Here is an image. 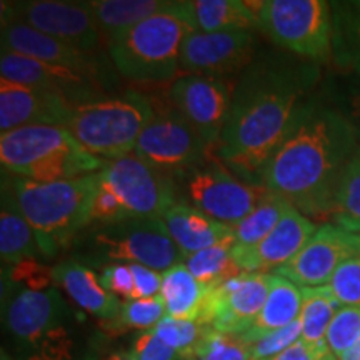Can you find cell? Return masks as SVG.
Masks as SVG:
<instances>
[{"label": "cell", "mask_w": 360, "mask_h": 360, "mask_svg": "<svg viewBox=\"0 0 360 360\" xmlns=\"http://www.w3.org/2000/svg\"><path fill=\"white\" fill-rule=\"evenodd\" d=\"M359 142V129L347 115L305 102L264 167L260 184L305 217H327Z\"/></svg>", "instance_id": "cell-1"}, {"label": "cell", "mask_w": 360, "mask_h": 360, "mask_svg": "<svg viewBox=\"0 0 360 360\" xmlns=\"http://www.w3.org/2000/svg\"><path fill=\"white\" fill-rule=\"evenodd\" d=\"M304 87L302 75L274 62H257L242 75L217 146L220 160L232 172L262 186L264 167L302 105Z\"/></svg>", "instance_id": "cell-2"}, {"label": "cell", "mask_w": 360, "mask_h": 360, "mask_svg": "<svg viewBox=\"0 0 360 360\" xmlns=\"http://www.w3.org/2000/svg\"><path fill=\"white\" fill-rule=\"evenodd\" d=\"M98 188V172L58 182H34L8 174V177L4 175L2 199L32 225L44 255L52 257L92 222Z\"/></svg>", "instance_id": "cell-3"}, {"label": "cell", "mask_w": 360, "mask_h": 360, "mask_svg": "<svg viewBox=\"0 0 360 360\" xmlns=\"http://www.w3.org/2000/svg\"><path fill=\"white\" fill-rule=\"evenodd\" d=\"M191 32L195 30L186 2H170L165 11L125 30L107 45L115 69L125 79L162 84L172 80L180 69V49Z\"/></svg>", "instance_id": "cell-4"}, {"label": "cell", "mask_w": 360, "mask_h": 360, "mask_svg": "<svg viewBox=\"0 0 360 360\" xmlns=\"http://www.w3.org/2000/svg\"><path fill=\"white\" fill-rule=\"evenodd\" d=\"M155 119L150 101L135 90L74 109L67 130L98 159L117 160L135 150L139 137Z\"/></svg>", "instance_id": "cell-5"}, {"label": "cell", "mask_w": 360, "mask_h": 360, "mask_svg": "<svg viewBox=\"0 0 360 360\" xmlns=\"http://www.w3.org/2000/svg\"><path fill=\"white\" fill-rule=\"evenodd\" d=\"M67 305L57 289L19 287L8 297L4 321L7 334L30 360H64L72 342L65 327Z\"/></svg>", "instance_id": "cell-6"}, {"label": "cell", "mask_w": 360, "mask_h": 360, "mask_svg": "<svg viewBox=\"0 0 360 360\" xmlns=\"http://www.w3.org/2000/svg\"><path fill=\"white\" fill-rule=\"evenodd\" d=\"M259 29L285 51L312 60L332 56L334 12L326 0H265Z\"/></svg>", "instance_id": "cell-7"}, {"label": "cell", "mask_w": 360, "mask_h": 360, "mask_svg": "<svg viewBox=\"0 0 360 360\" xmlns=\"http://www.w3.org/2000/svg\"><path fill=\"white\" fill-rule=\"evenodd\" d=\"M182 184V204L233 227L255 210L267 195V188L244 182L238 175L215 160H205L187 172L175 175Z\"/></svg>", "instance_id": "cell-8"}, {"label": "cell", "mask_w": 360, "mask_h": 360, "mask_svg": "<svg viewBox=\"0 0 360 360\" xmlns=\"http://www.w3.org/2000/svg\"><path fill=\"white\" fill-rule=\"evenodd\" d=\"M94 254L112 264H139L165 272L186 257L175 245L162 219L130 217L94 232Z\"/></svg>", "instance_id": "cell-9"}, {"label": "cell", "mask_w": 360, "mask_h": 360, "mask_svg": "<svg viewBox=\"0 0 360 360\" xmlns=\"http://www.w3.org/2000/svg\"><path fill=\"white\" fill-rule=\"evenodd\" d=\"M98 175L102 186L115 193L130 217L162 219L177 204V186L172 175L135 154L105 162Z\"/></svg>", "instance_id": "cell-10"}, {"label": "cell", "mask_w": 360, "mask_h": 360, "mask_svg": "<svg viewBox=\"0 0 360 360\" xmlns=\"http://www.w3.org/2000/svg\"><path fill=\"white\" fill-rule=\"evenodd\" d=\"M210 146L177 110L155 114L139 137L134 154L162 172L184 174L204 164Z\"/></svg>", "instance_id": "cell-11"}, {"label": "cell", "mask_w": 360, "mask_h": 360, "mask_svg": "<svg viewBox=\"0 0 360 360\" xmlns=\"http://www.w3.org/2000/svg\"><path fill=\"white\" fill-rule=\"evenodd\" d=\"M232 94L224 77L184 74L170 84L169 102L210 147H217L231 110Z\"/></svg>", "instance_id": "cell-12"}, {"label": "cell", "mask_w": 360, "mask_h": 360, "mask_svg": "<svg viewBox=\"0 0 360 360\" xmlns=\"http://www.w3.org/2000/svg\"><path fill=\"white\" fill-rule=\"evenodd\" d=\"M360 255V236L335 224H323L290 262L274 270L300 289L326 287L345 260Z\"/></svg>", "instance_id": "cell-13"}, {"label": "cell", "mask_w": 360, "mask_h": 360, "mask_svg": "<svg viewBox=\"0 0 360 360\" xmlns=\"http://www.w3.org/2000/svg\"><path fill=\"white\" fill-rule=\"evenodd\" d=\"M270 274L242 272L209 289L199 323L242 335L257 321L269 295Z\"/></svg>", "instance_id": "cell-14"}, {"label": "cell", "mask_w": 360, "mask_h": 360, "mask_svg": "<svg viewBox=\"0 0 360 360\" xmlns=\"http://www.w3.org/2000/svg\"><path fill=\"white\" fill-rule=\"evenodd\" d=\"M2 11L39 32L51 35L82 52H96L101 44V32L89 2L24 0L7 4V7L4 4Z\"/></svg>", "instance_id": "cell-15"}, {"label": "cell", "mask_w": 360, "mask_h": 360, "mask_svg": "<svg viewBox=\"0 0 360 360\" xmlns=\"http://www.w3.org/2000/svg\"><path fill=\"white\" fill-rule=\"evenodd\" d=\"M255 51L250 30L191 32L180 49L179 67L188 74L222 75L244 69Z\"/></svg>", "instance_id": "cell-16"}, {"label": "cell", "mask_w": 360, "mask_h": 360, "mask_svg": "<svg viewBox=\"0 0 360 360\" xmlns=\"http://www.w3.org/2000/svg\"><path fill=\"white\" fill-rule=\"evenodd\" d=\"M0 74L8 82L47 90L65 97L74 107L101 101L94 75L65 69L2 49Z\"/></svg>", "instance_id": "cell-17"}, {"label": "cell", "mask_w": 360, "mask_h": 360, "mask_svg": "<svg viewBox=\"0 0 360 360\" xmlns=\"http://www.w3.org/2000/svg\"><path fill=\"white\" fill-rule=\"evenodd\" d=\"M75 107L58 94L0 80V130L53 125L67 127Z\"/></svg>", "instance_id": "cell-18"}, {"label": "cell", "mask_w": 360, "mask_h": 360, "mask_svg": "<svg viewBox=\"0 0 360 360\" xmlns=\"http://www.w3.org/2000/svg\"><path fill=\"white\" fill-rule=\"evenodd\" d=\"M79 146L65 127L29 125L2 134L0 160L6 172L22 177L35 165Z\"/></svg>", "instance_id": "cell-19"}, {"label": "cell", "mask_w": 360, "mask_h": 360, "mask_svg": "<svg viewBox=\"0 0 360 360\" xmlns=\"http://www.w3.org/2000/svg\"><path fill=\"white\" fill-rule=\"evenodd\" d=\"M2 49L58 67L97 75V58L51 35L39 32L2 11Z\"/></svg>", "instance_id": "cell-20"}, {"label": "cell", "mask_w": 360, "mask_h": 360, "mask_svg": "<svg viewBox=\"0 0 360 360\" xmlns=\"http://www.w3.org/2000/svg\"><path fill=\"white\" fill-rule=\"evenodd\" d=\"M317 229L312 220L299 212L295 207L289 205L276 229L254 250L233 260L242 272L272 274L274 270L290 262Z\"/></svg>", "instance_id": "cell-21"}, {"label": "cell", "mask_w": 360, "mask_h": 360, "mask_svg": "<svg viewBox=\"0 0 360 360\" xmlns=\"http://www.w3.org/2000/svg\"><path fill=\"white\" fill-rule=\"evenodd\" d=\"M52 281L94 317L112 322L119 317L122 304L107 292L97 274L77 260H64L51 270Z\"/></svg>", "instance_id": "cell-22"}, {"label": "cell", "mask_w": 360, "mask_h": 360, "mask_svg": "<svg viewBox=\"0 0 360 360\" xmlns=\"http://www.w3.org/2000/svg\"><path fill=\"white\" fill-rule=\"evenodd\" d=\"M162 220L186 259L195 252L233 240V227L214 220L182 202L170 207Z\"/></svg>", "instance_id": "cell-23"}, {"label": "cell", "mask_w": 360, "mask_h": 360, "mask_svg": "<svg viewBox=\"0 0 360 360\" xmlns=\"http://www.w3.org/2000/svg\"><path fill=\"white\" fill-rule=\"evenodd\" d=\"M302 302L304 295L299 285L287 281L285 277L270 274L269 295L262 312L259 314L254 326L245 334L240 335V339L245 344L252 345L262 339V337L269 335L270 332H276L278 328L290 326L292 322L300 319Z\"/></svg>", "instance_id": "cell-24"}, {"label": "cell", "mask_w": 360, "mask_h": 360, "mask_svg": "<svg viewBox=\"0 0 360 360\" xmlns=\"http://www.w3.org/2000/svg\"><path fill=\"white\" fill-rule=\"evenodd\" d=\"M195 32L252 30L259 27V7L244 0H191L186 2Z\"/></svg>", "instance_id": "cell-25"}, {"label": "cell", "mask_w": 360, "mask_h": 360, "mask_svg": "<svg viewBox=\"0 0 360 360\" xmlns=\"http://www.w3.org/2000/svg\"><path fill=\"white\" fill-rule=\"evenodd\" d=\"M207 292L209 289H205L193 277L186 264H177L162 272L160 295L169 317L199 323L204 312Z\"/></svg>", "instance_id": "cell-26"}, {"label": "cell", "mask_w": 360, "mask_h": 360, "mask_svg": "<svg viewBox=\"0 0 360 360\" xmlns=\"http://www.w3.org/2000/svg\"><path fill=\"white\" fill-rule=\"evenodd\" d=\"M94 20L107 44L125 30L165 11L170 2L165 0H94L89 2Z\"/></svg>", "instance_id": "cell-27"}, {"label": "cell", "mask_w": 360, "mask_h": 360, "mask_svg": "<svg viewBox=\"0 0 360 360\" xmlns=\"http://www.w3.org/2000/svg\"><path fill=\"white\" fill-rule=\"evenodd\" d=\"M289 205V202L282 199L281 195L267 192L254 212L247 215L242 222L233 225L232 257L237 259L254 250L276 229Z\"/></svg>", "instance_id": "cell-28"}, {"label": "cell", "mask_w": 360, "mask_h": 360, "mask_svg": "<svg viewBox=\"0 0 360 360\" xmlns=\"http://www.w3.org/2000/svg\"><path fill=\"white\" fill-rule=\"evenodd\" d=\"M44 255L37 233L7 200L0 214V257L4 264L19 265Z\"/></svg>", "instance_id": "cell-29"}, {"label": "cell", "mask_w": 360, "mask_h": 360, "mask_svg": "<svg viewBox=\"0 0 360 360\" xmlns=\"http://www.w3.org/2000/svg\"><path fill=\"white\" fill-rule=\"evenodd\" d=\"M334 6L332 53L340 67L360 74V2H344Z\"/></svg>", "instance_id": "cell-30"}, {"label": "cell", "mask_w": 360, "mask_h": 360, "mask_svg": "<svg viewBox=\"0 0 360 360\" xmlns=\"http://www.w3.org/2000/svg\"><path fill=\"white\" fill-rule=\"evenodd\" d=\"M302 340L315 345L326 344L328 327L344 305L328 292L327 287L302 289Z\"/></svg>", "instance_id": "cell-31"}, {"label": "cell", "mask_w": 360, "mask_h": 360, "mask_svg": "<svg viewBox=\"0 0 360 360\" xmlns=\"http://www.w3.org/2000/svg\"><path fill=\"white\" fill-rule=\"evenodd\" d=\"M232 247L233 240L222 242L188 255L184 264L205 289H214L229 278L242 274L240 267L232 257Z\"/></svg>", "instance_id": "cell-32"}, {"label": "cell", "mask_w": 360, "mask_h": 360, "mask_svg": "<svg viewBox=\"0 0 360 360\" xmlns=\"http://www.w3.org/2000/svg\"><path fill=\"white\" fill-rule=\"evenodd\" d=\"M330 217L335 225L360 236V142L342 175Z\"/></svg>", "instance_id": "cell-33"}, {"label": "cell", "mask_w": 360, "mask_h": 360, "mask_svg": "<svg viewBox=\"0 0 360 360\" xmlns=\"http://www.w3.org/2000/svg\"><path fill=\"white\" fill-rule=\"evenodd\" d=\"M195 360H252L250 345L240 335L224 334L215 328L204 326L200 340L192 352Z\"/></svg>", "instance_id": "cell-34"}, {"label": "cell", "mask_w": 360, "mask_h": 360, "mask_svg": "<svg viewBox=\"0 0 360 360\" xmlns=\"http://www.w3.org/2000/svg\"><path fill=\"white\" fill-rule=\"evenodd\" d=\"M152 332L184 359H192V352L200 340L204 326L192 321H179L167 315L152 328Z\"/></svg>", "instance_id": "cell-35"}, {"label": "cell", "mask_w": 360, "mask_h": 360, "mask_svg": "<svg viewBox=\"0 0 360 360\" xmlns=\"http://www.w3.org/2000/svg\"><path fill=\"white\" fill-rule=\"evenodd\" d=\"M165 317V304L162 295L148 297V299L129 300L122 304L119 317L112 321L114 327L119 328H141L152 330L162 319Z\"/></svg>", "instance_id": "cell-36"}, {"label": "cell", "mask_w": 360, "mask_h": 360, "mask_svg": "<svg viewBox=\"0 0 360 360\" xmlns=\"http://www.w3.org/2000/svg\"><path fill=\"white\" fill-rule=\"evenodd\" d=\"M360 335V307L344 305L332 321L326 335L328 352L339 357L352 347Z\"/></svg>", "instance_id": "cell-37"}, {"label": "cell", "mask_w": 360, "mask_h": 360, "mask_svg": "<svg viewBox=\"0 0 360 360\" xmlns=\"http://www.w3.org/2000/svg\"><path fill=\"white\" fill-rule=\"evenodd\" d=\"M326 287L342 305L360 307V255L345 260Z\"/></svg>", "instance_id": "cell-38"}, {"label": "cell", "mask_w": 360, "mask_h": 360, "mask_svg": "<svg viewBox=\"0 0 360 360\" xmlns=\"http://www.w3.org/2000/svg\"><path fill=\"white\" fill-rule=\"evenodd\" d=\"M300 339H302V321L297 319L290 326L278 328L276 332H270L269 335L252 344V360H267L276 357V355L287 350Z\"/></svg>", "instance_id": "cell-39"}, {"label": "cell", "mask_w": 360, "mask_h": 360, "mask_svg": "<svg viewBox=\"0 0 360 360\" xmlns=\"http://www.w3.org/2000/svg\"><path fill=\"white\" fill-rule=\"evenodd\" d=\"M102 285L119 300H134V276L129 264H109L101 274Z\"/></svg>", "instance_id": "cell-40"}, {"label": "cell", "mask_w": 360, "mask_h": 360, "mask_svg": "<svg viewBox=\"0 0 360 360\" xmlns=\"http://www.w3.org/2000/svg\"><path fill=\"white\" fill-rule=\"evenodd\" d=\"M130 355L134 360H184L182 355L164 344L152 330L143 332L134 340Z\"/></svg>", "instance_id": "cell-41"}, {"label": "cell", "mask_w": 360, "mask_h": 360, "mask_svg": "<svg viewBox=\"0 0 360 360\" xmlns=\"http://www.w3.org/2000/svg\"><path fill=\"white\" fill-rule=\"evenodd\" d=\"M130 219V214L127 209L122 205V202L115 197V193H112L109 188L103 187L101 184L96 200H94L92 207V220H98V222L105 224H114L120 222V220Z\"/></svg>", "instance_id": "cell-42"}, {"label": "cell", "mask_w": 360, "mask_h": 360, "mask_svg": "<svg viewBox=\"0 0 360 360\" xmlns=\"http://www.w3.org/2000/svg\"><path fill=\"white\" fill-rule=\"evenodd\" d=\"M134 276V300L148 299V297L160 295L162 290V272L148 269L146 265L129 264Z\"/></svg>", "instance_id": "cell-43"}, {"label": "cell", "mask_w": 360, "mask_h": 360, "mask_svg": "<svg viewBox=\"0 0 360 360\" xmlns=\"http://www.w3.org/2000/svg\"><path fill=\"white\" fill-rule=\"evenodd\" d=\"M328 354L327 344H309L302 339L297 340L294 345H290L289 349L283 350L276 357L267 359V360H322Z\"/></svg>", "instance_id": "cell-44"}, {"label": "cell", "mask_w": 360, "mask_h": 360, "mask_svg": "<svg viewBox=\"0 0 360 360\" xmlns=\"http://www.w3.org/2000/svg\"><path fill=\"white\" fill-rule=\"evenodd\" d=\"M357 75V79L350 84L349 92H347V105L350 110V115L354 117L355 120L360 124V74Z\"/></svg>", "instance_id": "cell-45"}, {"label": "cell", "mask_w": 360, "mask_h": 360, "mask_svg": "<svg viewBox=\"0 0 360 360\" xmlns=\"http://www.w3.org/2000/svg\"><path fill=\"white\" fill-rule=\"evenodd\" d=\"M337 360H360V335L359 339L355 340V344L350 347L347 352H344L337 357Z\"/></svg>", "instance_id": "cell-46"}, {"label": "cell", "mask_w": 360, "mask_h": 360, "mask_svg": "<svg viewBox=\"0 0 360 360\" xmlns=\"http://www.w3.org/2000/svg\"><path fill=\"white\" fill-rule=\"evenodd\" d=\"M103 360H134V359L132 355H130V352H112Z\"/></svg>", "instance_id": "cell-47"}, {"label": "cell", "mask_w": 360, "mask_h": 360, "mask_svg": "<svg viewBox=\"0 0 360 360\" xmlns=\"http://www.w3.org/2000/svg\"><path fill=\"white\" fill-rule=\"evenodd\" d=\"M0 360H15L12 357V355H8L6 350H2V357H0Z\"/></svg>", "instance_id": "cell-48"}, {"label": "cell", "mask_w": 360, "mask_h": 360, "mask_svg": "<svg viewBox=\"0 0 360 360\" xmlns=\"http://www.w3.org/2000/svg\"><path fill=\"white\" fill-rule=\"evenodd\" d=\"M322 360H337V357H335L334 354H330V352H328V354L326 355V357H323Z\"/></svg>", "instance_id": "cell-49"}]
</instances>
